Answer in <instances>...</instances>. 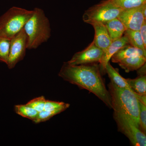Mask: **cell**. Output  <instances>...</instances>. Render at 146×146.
<instances>
[{
    "label": "cell",
    "mask_w": 146,
    "mask_h": 146,
    "mask_svg": "<svg viewBox=\"0 0 146 146\" xmlns=\"http://www.w3.org/2000/svg\"><path fill=\"white\" fill-rule=\"evenodd\" d=\"M112 109L131 119L140 128L139 100L133 91L118 87L112 82L108 84Z\"/></svg>",
    "instance_id": "cell-2"
},
{
    "label": "cell",
    "mask_w": 146,
    "mask_h": 146,
    "mask_svg": "<svg viewBox=\"0 0 146 146\" xmlns=\"http://www.w3.org/2000/svg\"><path fill=\"white\" fill-rule=\"evenodd\" d=\"M139 31L143 41L144 45L146 47V20L144 21Z\"/></svg>",
    "instance_id": "cell-25"
},
{
    "label": "cell",
    "mask_w": 146,
    "mask_h": 146,
    "mask_svg": "<svg viewBox=\"0 0 146 146\" xmlns=\"http://www.w3.org/2000/svg\"><path fill=\"white\" fill-rule=\"evenodd\" d=\"M103 52V51L97 47L93 42L85 49L75 53L67 63L73 65L99 63Z\"/></svg>",
    "instance_id": "cell-8"
},
{
    "label": "cell",
    "mask_w": 146,
    "mask_h": 146,
    "mask_svg": "<svg viewBox=\"0 0 146 146\" xmlns=\"http://www.w3.org/2000/svg\"><path fill=\"white\" fill-rule=\"evenodd\" d=\"M124 34L127 38L129 44L146 52V47L144 45L139 31L126 29Z\"/></svg>",
    "instance_id": "cell-17"
},
{
    "label": "cell",
    "mask_w": 146,
    "mask_h": 146,
    "mask_svg": "<svg viewBox=\"0 0 146 146\" xmlns=\"http://www.w3.org/2000/svg\"><path fill=\"white\" fill-rule=\"evenodd\" d=\"M128 44H129L128 40L125 35L119 39L112 41L109 46L104 51L103 54L100 60L99 67L101 74L106 72V66L109 62L112 56L120 48Z\"/></svg>",
    "instance_id": "cell-10"
},
{
    "label": "cell",
    "mask_w": 146,
    "mask_h": 146,
    "mask_svg": "<svg viewBox=\"0 0 146 146\" xmlns=\"http://www.w3.org/2000/svg\"><path fill=\"white\" fill-rule=\"evenodd\" d=\"M33 10L13 7L0 17V37L11 39L24 28Z\"/></svg>",
    "instance_id": "cell-4"
},
{
    "label": "cell",
    "mask_w": 146,
    "mask_h": 146,
    "mask_svg": "<svg viewBox=\"0 0 146 146\" xmlns=\"http://www.w3.org/2000/svg\"><path fill=\"white\" fill-rule=\"evenodd\" d=\"M10 39L0 37V61L7 64L9 56Z\"/></svg>",
    "instance_id": "cell-19"
},
{
    "label": "cell",
    "mask_w": 146,
    "mask_h": 146,
    "mask_svg": "<svg viewBox=\"0 0 146 146\" xmlns=\"http://www.w3.org/2000/svg\"><path fill=\"white\" fill-rule=\"evenodd\" d=\"M144 4L136 8L123 9L120 13L118 18L124 24L127 29L140 30L144 21L146 20L143 13Z\"/></svg>",
    "instance_id": "cell-9"
},
{
    "label": "cell",
    "mask_w": 146,
    "mask_h": 146,
    "mask_svg": "<svg viewBox=\"0 0 146 146\" xmlns=\"http://www.w3.org/2000/svg\"><path fill=\"white\" fill-rule=\"evenodd\" d=\"M136 56H146V52L128 44L124 46L115 53L111 59L113 63H118L124 58Z\"/></svg>",
    "instance_id": "cell-12"
},
{
    "label": "cell",
    "mask_w": 146,
    "mask_h": 146,
    "mask_svg": "<svg viewBox=\"0 0 146 146\" xmlns=\"http://www.w3.org/2000/svg\"><path fill=\"white\" fill-rule=\"evenodd\" d=\"M16 114L23 117L27 118L33 121L36 119L38 112L32 108L25 105H17L14 106Z\"/></svg>",
    "instance_id": "cell-18"
},
{
    "label": "cell",
    "mask_w": 146,
    "mask_h": 146,
    "mask_svg": "<svg viewBox=\"0 0 146 146\" xmlns=\"http://www.w3.org/2000/svg\"><path fill=\"white\" fill-rule=\"evenodd\" d=\"M115 4L123 9L139 7L146 3V0H113Z\"/></svg>",
    "instance_id": "cell-20"
},
{
    "label": "cell",
    "mask_w": 146,
    "mask_h": 146,
    "mask_svg": "<svg viewBox=\"0 0 146 146\" xmlns=\"http://www.w3.org/2000/svg\"><path fill=\"white\" fill-rule=\"evenodd\" d=\"M91 25L95 30V37L93 42L97 47L104 51L112 42L105 25L96 23Z\"/></svg>",
    "instance_id": "cell-11"
},
{
    "label": "cell",
    "mask_w": 146,
    "mask_h": 146,
    "mask_svg": "<svg viewBox=\"0 0 146 146\" xmlns=\"http://www.w3.org/2000/svg\"><path fill=\"white\" fill-rule=\"evenodd\" d=\"M27 48V35L24 29L10 40V50L7 65L9 69L24 59Z\"/></svg>",
    "instance_id": "cell-7"
},
{
    "label": "cell",
    "mask_w": 146,
    "mask_h": 146,
    "mask_svg": "<svg viewBox=\"0 0 146 146\" xmlns=\"http://www.w3.org/2000/svg\"><path fill=\"white\" fill-rule=\"evenodd\" d=\"M113 117L117 125L118 130L129 139L135 146H145L146 134L127 116L114 112Z\"/></svg>",
    "instance_id": "cell-6"
},
{
    "label": "cell",
    "mask_w": 146,
    "mask_h": 146,
    "mask_svg": "<svg viewBox=\"0 0 146 146\" xmlns=\"http://www.w3.org/2000/svg\"><path fill=\"white\" fill-rule=\"evenodd\" d=\"M112 41L121 37L126 28L119 18H116L105 24Z\"/></svg>",
    "instance_id": "cell-13"
},
{
    "label": "cell",
    "mask_w": 146,
    "mask_h": 146,
    "mask_svg": "<svg viewBox=\"0 0 146 146\" xmlns=\"http://www.w3.org/2000/svg\"><path fill=\"white\" fill-rule=\"evenodd\" d=\"M70 106V104L64 102L46 100L44 110L46 111H58L61 113L69 108Z\"/></svg>",
    "instance_id": "cell-21"
},
{
    "label": "cell",
    "mask_w": 146,
    "mask_h": 146,
    "mask_svg": "<svg viewBox=\"0 0 146 146\" xmlns=\"http://www.w3.org/2000/svg\"><path fill=\"white\" fill-rule=\"evenodd\" d=\"M137 70L138 76L146 75V63Z\"/></svg>",
    "instance_id": "cell-26"
},
{
    "label": "cell",
    "mask_w": 146,
    "mask_h": 146,
    "mask_svg": "<svg viewBox=\"0 0 146 146\" xmlns=\"http://www.w3.org/2000/svg\"><path fill=\"white\" fill-rule=\"evenodd\" d=\"M123 10L115 4L113 0H103L85 11L82 19L90 25L96 23L105 24L117 18Z\"/></svg>",
    "instance_id": "cell-5"
},
{
    "label": "cell",
    "mask_w": 146,
    "mask_h": 146,
    "mask_svg": "<svg viewBox=\"0 0 146 146\" xmlns=\"http://www.w3.org/2000/svg\"><path fill=\"white\" fill-rule=\"evenodd\" d=\"M24 27L27 49H35L48 41L51 36L50 25L42 9L36 7Z\"/></svg>",
    "instance_id": "cell-3"
},
{
    "label": "cell",
    "mask_w": 146,
    "mask_h": 146,
    "mask_svg": "<svg viewBox=\"0 0 146 146\" xmlns=\"http://www.w3.org/2000/svg\"><path fill=\"white\" fill-rule=\"evenodd\" d=\"M139 121L140 129L146 134V105L139 102Z\"/></svg>",
    "instance_id": "cell-24"
},
{
    "label": "cell",
    "mask_w": 146,
    "mask_h": 146,
    "mask_svg": "<svg viewBox=\"0 0 146 146\" xmlns=\"http://www.w3.org/2000/svg\"><path fill=\"white\" fill-rule=\"evenodd\" d=\"M131 89L135 94L146 95V76H138L135 79H126Z\"/></svg>",
    "instance_id": "cell-16"
},
{
    "label": "cell",
    "mask_w": 146,
    "mask_h": 146,
    "mask_svg": "<svg viewBox=\"0 0 146 146\" xmlns=\"http://www.w3.org/2000/svg\"><path fill=\"white\" fill-rule=\"evenodd\" d=\"M146 56H136L127 58L118 63L121 68L126 72L137 70L146 63Z\"/></svg>",
    "instance_id": "cell-14"
},
{
    "label": "cell",
    "mask_w": 146,
    "mask_h": 146,
    "mask_svg": "<svg viewBox=\"0 0 146 146\" xmlns=\"http://www.w3.org/2000/svg\"><path fill=\"white\" fill-rule=\"evenodd\" d=\"M60 112L58 111H46L44 110L38 113L36 119L33 121L35 123L44 122L50 119L55 115L59 114Z\"/></svg>",
    "instance_id": "cell-23"
},
{
    "label": "cell",
    "mask_w": 146,
    "mask_h": 146,
    "mask_svg": "<svg viewBox=\"0 0 146 146\" xmlns=\"http://www.w3.org/2000/svg\"><path fill=\"white\" fill-rule=\"evenodd\" d=\"M105 72L108 75L111 82L115 85L120 88L129 89L132 91L127 82L126 79L123 78L120 74L118 70L113 68L109 62L106 66Z\"/></svg>",
    "instance_id": "cell-15"
},
{
    "label": "cell",
    "mask_w": 146,
    "mask_h": 146,
    "mask_svg": "<svg viewBox=\"0 0 146 146\" xmlns=\"http://www.w3.org/2000/svg\"><path fill=\"white\" fill-rule=\"evenodd\" d=\"M58 76L65 81L93 93L112 109L110 95L102 78L99 65L93 63L73 65L65 62Z\"/></svg>",
    "instance_id": "cell-1"
},
{
    "label": "cell",
    "mask_w": 146,
    "mask_h": 146,
    "mask_svg": "<svg viewBox=\"0 0 146 146\" xmlns=\"http://www.w3.org/2000/svg\"><path fill=\"white\" fill-rule=\"evenodd\" d=\"M46 100L44 96L37 97L28 102L27 105L36 110L38 112L43 111L44 109L45 103Z\"/></svg>",
    "instance_id": "cell-22"
}]
</instances>
